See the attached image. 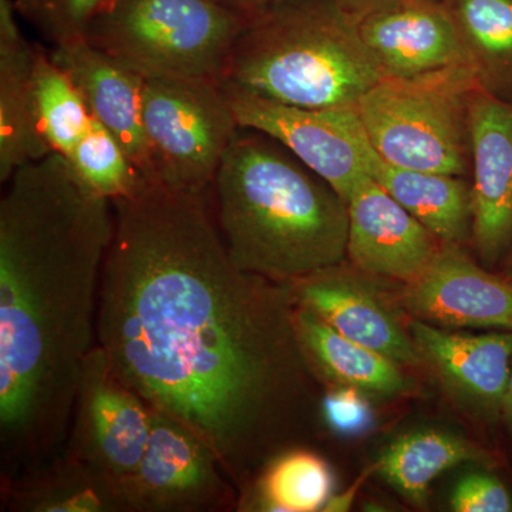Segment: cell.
Wrapping results in <instances>:
<instances>
[{
    "label": "cell",
    "mask_w": 512,
    "mask_h": 512,
    "mask_svg": "<svg viewBox=\"0 0 512 512\" xmlns=\"http://www.w3.org/2000/svg\"><path fill=\"white\" fill-rule=\"evenodd\" d=\"M383 79L335 0H284L249 16L221 82L302 109L356 107Z\"/></svg>",
    "instance_id": "obj_4"
},
{
    "label": "cell",
    "mask_w": 512,
    "mask_h": 512,
    "mask_svg": "<svg viewBox=\"0 0 512 512\" xmlns=\"http://www.w3.org/2000/svg\"><path fill=\"white\" fill-rule=\"evenodd\" d=\"M15 0H0V183L22 165L49 156L35 113L37 45L19 25Z\"/></svg>",
    "instance_id": "obj_18"
},
{
    "label": "cell",
    "mask_w": 512,
    "mask_h": 512,
    "mask_svg": "<svg viewBox=\"0 0 512 512\" xmlns=\"http://www.w3.org/2000/svg\"><path fill=\"white\" fill-rule=\"evenodd\" d=\"M335 2L350 16L357 19L366 15V13L372 12V10L397 2V0H335Z\"/></svg>",
    "instance_id": "obj_32"
},
{
    "label": "cell",
    "mask_w": 512,
    "mask_h": 512,
    "mask_svg": "<svg viewBox=\"0 0 512 512\" xmlns=\"http://www.w3.org/2000/svg\"><path fill=\"white\" fill-rule=\"evenodd\" d=\"M33 97L40 134L52 153L66 158L84 136L92 114L70 77L37 45Z\"/></svg>",
    "instance_id": "obj_25"
},
{
    "label": "cell",
    "mask_w": 512,
    "mask_h": 512,
    "mask_svg": "<svg viewBox=\"0 0 512 512\" xmlns=\"http://www.w3.org/2000/svg\"><path fill=\"white\" fill-rule=\"evenodd\" d=\"M239 127L274 138L313 173L332 185L343 200L382 161L367 136L356 107L302 109L221 82Z\"/></svg>",
    "instance_id": "obj_8"
},
{
    "label": "cell",
    "mask_w": 512,
    "mask_h": 512,
    "mask_svg": "<svg viewBox=\"0 0 512 512\" xmlns=\"http://www.w3.org/2000/svg\"><path fill=\"white\" fill-rule=\"evenodd\" d=\"M234 264L276 284L343 264L348 202L288 148L239 127L211 187Z\"/></svg>",
    "instance_id": "obj_3"
},
{
    "label": "cell",
    "mask_w": 512,
    "mask_h": 512,
    "mask_svg": "<svg viewBox=\"0 0 512 512\" xmlns=\"http://www.w3.org/2000/svg\"><path fill=\"white\" fill-rule=\"evenodd\" d=\"M468 141L473 160L471 238L485 265H495L512 247V103L471 90Z\"/></svg>",
    "instance_id": "obj_12"
},
{
    "label": "cell",
    "mask_w": 512,
    "mask_h": 512,
    "mask_svg": "<svg viewBox=\"0 0 512 512\" xmlns=\"http://www.w3.org/2000/svg\"><path fill=\"white\" fill-rule=\"evenodd\" d=\"M326 427L342 437L365 433L373 424V409L366 393L352 386L333 384L320 403Z\"/></svg>",
    "instance_id": "obj_28"
},
{
    "label": "cell",
    "mask_w": 512,
    "mask_h": 512,
    "mask_svg": "<svg viewBox=\"0 0 512 512\" xmlns=\"http://www.w3.org/2000/svg\"><path fill=\"white\" fill-rule=\"evenodd\" d=\"M293 323L303 359L315 379L384 397L409 390L402 365L346 338L309 309L295 305Z\"/></svg>",
    "instance_id": "obj_19"
},
{
    "label": "cell",
    "mask_w": 512,
    "mask_h": 512,
    "mask_svg": "<svg viewBox=\"0 0 512 512\" xmlns=\"http://www.w3.org/2000/svg\"><path fill=\"white\" fill-rule=\"evenodd\" d=\"M248 19L214 0H110L84 39L146 80L221 82Z\"/></svg>",
    "instance_id": "obj_5"
},
{
    "label": "cell",
    "mask_w": 512,
    "mask_h": 512,
    "mask_svg": "<svg viewBox=\"0 0 512 512\" xmlns=\"http://www.w3.org/2000/svg\"><path fill=\"white\" fill-rule=\"evenodd\" d=\"M333 485L328 461L319 454L302 447L285 448L239 491L237 511H322Z\"/></svg>",
    "instance_id": "obj_22"
},
{
    "label": "cell",
    "mask_w": 512,
    "mask_h": 512,
    "mask_svg": "<svg viewBox=\"0 0 512 512\" xmlns=\"http://www.w3.org/2000/svg\"><path fill=\"white\" fill-rule=\"evenodd\" d=\"M476 87L470 70L382 79L356 109L384 163L463 177L470 151L467 99Z\"/></svg>",
    "instance_id": "obj_6"
},
{
    "label": "cell",
    "mask_w": 512,
    "mask_h": 512,
    "mask_svg": "<svg viewBox=\"0 0 512 512\" xmlns=\"http://www.w3.org/2000/svg\"><path fill=\"white\" fill-rule=\"evenodd\" d=\"M49 52L82 94L93 119L119 141L140 173L153 183L143 126L146 79L86 39L60 43Z\"/></svg>",
    "instance_id": "obj_17"
},
{
    "label": "cell",
    "mask_w": 512,
    "mask_h": 512,
    "mask_svg": "<svg viewBox=\"0 0 512 512\" xmlns=\"http://www.w3.org/2000/svg\"><path fill=\"white\" fill-rule=\"evenodd\" d=\"M356 22L383 79L474 73L444 0H397Z\"/></svg>",
    "instance_id": "obj_11"
},
{
    "label": "cell",
    "mask_w": 512,
    "mask_h": 512,
    "mask_svg": "<svg viewBox=\"0 0 512 512\" xmlns=\"http://www.w3.org/2000/svg\"><path fill=\"white\" fill-rule=\"evenodd\" d=\"M370 279L339 264L286 286L295 305L309 309L346 338L399 365H420L423 360L409 325L404 326L394 303Z\"/></svg>",
    "instance_id": "obj_14"
},
{
    "label": "cell",
    "mask_w": 512,
    "mask_h": 512,
    "mask_svg": "<svg viewBox=\"0 0 512 512\" xmlns=\"http://www.w3.org/2000/svg\"><path fill=\"white\" fill-rule=\"evenodd\" d=\"M346 202V258L357 271L402 284L423 275L441 248L430 229L370 175L357 181Z\"/></svg>",
    "instance_id": "obj_15"
},
{
    "label": "cell",
    "mask_w": 512,
    "mask_h": 512,
    "mask_svg": "<svg viewBox=\"0 0 512 512\" xmlns=\"http://www.w3.org/2000/svg\"><path fill=\"white\" fill-rule=\"evenodd\" d=\"M413 319L444 329H501L512 332V281L485 271L458 245L440 248L416 281L396 295Z\"/></svg>",
    "instance_id": "obj_13"
},
{
    "label": "cell",
    "mask_w": 512,
    "mask_h": 512,
    "mask_svg": "<svg viewBox=\"0 0 512 512\" xmlns=\"http://www.w3.org/2000/svg\"><path fill=\"white\" fill-rule=\"evenodd\" d=\"M481 89L512 94V0H444Z\"/></svg>",
    "instance_id": "obj_24"
},
{
    "label": "cell",
    "mask_w": 512,
    "mask_h": 512,
    "mask_svg": "<svg viewBox=\"0 0 512 512\" xmlns=\"http://www.w3.org/2000/svg\"><path fill=\"white\" fill-rule=\"evenodd\" d=\"M501 416L507 421L508 426L512 430V366L510 379H508L507 390H505L503 400V410H501Z\"/></svg>",
    "instance_id": "obj_33"
},
{
    "label": "cell",
    "mask_w": 512,
    "mask_h": 512,
    "mask_svg": "<svg viewBox=\"0 0 512 512\" xmlns=\"http://www.w3.org/2000/svg\"><path fill=\"white\" fill-rule=\"evenodd\" d=\"M0 487L3 510L13 512H130L119 483L64 450Z\"/></svg>",
    "instance_id": "obj_20"
},
{
    "label": "cell",
    "mask_w": 512,
    "mask_h": 512,
    "mask_svg": "<svg viewBox=\"0 0 512 512\" xmlns=\"http://www.w3.org/2000/svg\"><path fill=\"white\" fill-rule=\"evenodd\" d=\"M372 177L443 244L460 247L470 237L473 198L461 175L394 167L382 160Z\"/></svg>",
    "instance_id": "obj_21"
},
{
    "label": "cell",
    "mask_w": 512,
    "mask_h": 512,
    "mask_svg": "<svg viewBox=\"0 0 512 512\" xmlns=\"http://www.w3.org/2000/svg\"><path fill=\"white\" fill-rule=\"evenodd\" d=\"M66 161L84 187L111 202L133 197L150 183L119 141L94 119Z\"/></svg>",
    "instance_id": "obj_26"
},
{
    "label": "cell",
    "mask_w": 512,
    "mask_h": 512,
    "mask_svg": "<svg viewBox=\"0 0 512 512\" xmlns=\"http://www.w3.org/2000/svg\"><path fill=\"white\" fill-rule=\"evenodd\" d=\"M369 476V471H365L362 477L357 478L352 487L348 490L343 491L340 494H332L325 504L322 511L326 512H346L352 508L353 501H355L357 491L360 490L363 483H365L366 477Z\"/></svg>",
    "instance_id": "obj_30"
},
{
    "label": "cell",
    "mask_w": 512,
    "mask_h": 512,
    "mask_svg": "<svg viewBox=\"0 0 512 512\" xmlns=\"http://www.w3.org/2000/svg\"><path fill=\"white\" fill-rule=\"evenodd\" d=\"M130 512L237 510L238 490L204 440L180 421L154 412L150 440L124 485Z\"/></svg>",
    "instance_id": "obj_10"
},
{
    "label": "cell",
    "mask_w": 512,
    "mask_h": 512,
    "mask_svg": "<svg viewBox=\"0 0 512 512\" xmlns=\"http://www.w3.org/2000/svg\"><path fill=\"white\" fill-rule=\"evenodd\" d=\"M153 183L207 197L239 124L220 80L147 79L143 96Z\"/></svg>",
    "instance_id": "obj_7"
},
{
    "label": "cell",
    "mask_w": 512,
    "mask_h": 512,
    "mask_svg": "<svg viewBox=\"0 0 512 512\" xmlns=\"http://www.w3.org/2000/svg\"><path fill=\"white\" fill-rule=\"evenodd\" d=\"M214 2L224 8L241 13V15L252 16L262 10L272 8L276 3L284 2V0H214Z\"/></svg>",
    "instance_id": "obj_31"
},
{
    "label": "cell",
    "mask_w": 512,
    "mask_h": 512,
    "mask_svg": "<svg viewBox=\"0 0 512 512\" xmlns=\"http://www.w3.org/2000/svg\"><path fill=\"white\" fill-rule=\"evenodd\" d=\"M113 205L97 345L154 412L212 448L239 495L293 447L311 404L291 292L234 264L205 197L147 183Z\"/></svg>",
    "instance_id": "obj_1"
},
{
    "label": "cell",
    "mask_w": 512,
    "mask_h": 512,
    "mask_svg": "<svg viewBox=\"0 0 512 512\" xmlns=\"http://www.w3.org/2000/svg\"><path fill=\"white\" fill-rule=\"evenodd\" d=\"M154 409L114 375L97 345L84 362L63 450L124 488L140 464Z\"/></svg>",
    "instance_id": "obj_9"
},
{
    "label": "cell",
    "mask_w": 512,
    "mask_h": 512,
    "mask_svg": "<svg viewBox=\"0 0 512 512\" xmlns=\"http://www.w3.org/2000/svg\"><path fill=\"white\" fill-rule=\"evenodd\" d=\"M505 276L512 281V247L508 251L507 262H505Z\"/></svg>",
    "instance_id": "obj_34"
},
{
    "label": "cell",
    "mask_w": 512,
    "mask_h": 512,
    "mask_svg": "<svg viewBox=\"0 0 512 512\" xmlns=\"http://www.w3.org/2000/svg\"><path fill=\"white\" fill-rule=\"evenodd\" d=\"M110 0H15L20 18L52 43L84 39L94 18Z\"/></svg>",
    "instance_id": "obj_27"
},
{
    "label": "cell",
    "mask_w": 512,
    "mask_h": 512,
    "mask_svg": "<svg viewBox=\"0 0 512 512\" xmlns=\"http://www.w3.org/2000/svg\"><path fill=\"white\" fill-rule=\"evenodd\" d=\"M483 457L476 444L436 429L409 431L384 448L375 471L413 504H424L430 485L444 471Z\"/></svg>",
    "instance_id": "obj_23"
},
{
    "label": "cell",
    "mask_w": 512,
    "mask_h": 512,
    "mask_svg": "<svg viewBox=\"0 0 512 512\" xmlns=\"http://www.w3.org/2000/svg\"><path fill=\"white\" fill-rule=\"evenodd\" d=\"M410 333L421 356L448 393L485 419L503 410L512 366V332L454 333L410 318Z\"/></svg>",
    "instance_id": "obj_16"
},
{
    "label": "cell",
    "mask_w": 512,
    "mask_h": 512,
    "mask_svg": "<svg viewBox=\"0 0 512 512\" xmlns=\"http://www.w3.org/2000/svg\"><path fill=\"white\" fill-rule=\"evenodd\" d=\"M450 504L456 512H510L512 495L498 478L473 473L458 481Z\"/></svg>",
    "instance_id": "obj_29"
},
{
    "label": "cell",
    "mask_w": 512,
    "mask_h": 512,
    "mask_svg": "<svg viewBox=\"0 0 512 512\" xmlns=\"http://www.w3.org/2000/svg\"><path fill=\"white\" fill-rule=\"evenodd\" d=\"M113 202L50 153L22 165L0 200V484L59 456L97 346Z\"/></svg>",
    "instance_id": "obj_2"
}]
</instances>
